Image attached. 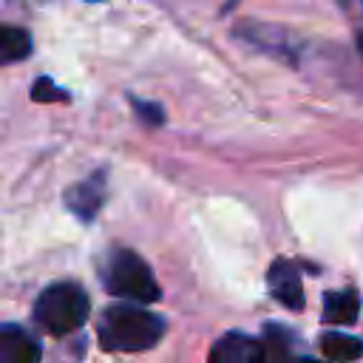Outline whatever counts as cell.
Instances as JSON below:
<instances>
[{
    "instance_id": "8",
    "label": "cell",
    "mask_w": 363,
    "mask_h": 363,
    "mask_svg": "<svg viewBox=\"0 0 363 363\" xmlns=\"http://www.w3.org/2000/svg\"><path fill=\"white\" fill-rule=\"evenodd\" d=\"M360 312V301L352 289H340V292H326L323 295V320L332 326H349L357 320Z\"/></svg>"
},
{
    "instance_id": "11",
    "label": "cell",
    "mask_w": 363,
    "mask_h": 363,
    "mask_svg": "<svg viewBox=\"0 0 363 363\" xmlns=\"http://www.w3.org/2000/svg\"><path fill=\"white\" fill-rule=\"evenodd\" d=\"M264 354L267 360L272 363H284L289 357V349H292V337L284 326H267V335H264Z\"/></svg>"
},
{
    "instance_id": "6",
    "label": "cell",
    "mask_w": 363,
    "mask_h": 363,
    "mask_svg": "<svg viewBox=\"0 0 363 363\" xmlns=\"http://www.w3.org/2000/svg\"><path fill=\"white\" fill-rule=\"evenodd\" d=\"M40 340L28 329L17 323H0V363H40Z\"/></svg>"
},
{
    "instance_id": "15",
    "label": "cell",
    "mask_w": 363,
    "mask_h": 363,
    "mask_svg": "<svg viewBox=\"0 0 363 363\" xmlns=\"http://www.w3.org/2000/svg\"><path fill=\"white\" fill-rule=\"evenodd\" d=\"M357 48H360V54H363V34L357 37Z\"/></svg>"
},
{
    "instance_id": "5",
    "label": "cell",
    "mask_w": 363,
    "mask_h": 363,
    "mask_svg": "<svg viewBox=\"0 0 363 363\" xmlns=\"http://www.w3.org/2000/svg\"><path fill=\"white\" fill-rule=\"evenodd\" d=\"M267 284H269V295L284 303L286 309H303V284H301V272L292 261L278 258L272 261L269 272H267Z\"/></svg>"
},
{
    "instance_id": "9",
    "label": "cell",
    "mask_w": 363,
    "mask_h": 363,
    "mask_svg": "<svg viewBox=\"0 0 363 363\" xmlns=\"http://www.w3.org/2000/svg\"><path fill=\"white\" fill-rule=\"evenodd\" d=\"M320 352L332 363H354L363 357V340L346 332H326L320 337Z\"/></svg>"
},
{
    "instance_id": "4",
    "label": "cell",
    "mask_w": 363,
    "mask_h": 363,
    "mask_svg": "<svg viewBox=\"0 0 363 363\" xmlns=\"http://www.w3.org/2000/svg\"><path fill=\"white\" fill-rule=\"evenodd\" d=\"M207 363H267V354L261 340L244 332H227L213 343Z\"/></svg>"
},
{
    "instance_id": "3",
    "label": "cell",
    "mask_w": 363,
    "mask_h": 363,
    "mask_svg": "<svg viewBox=\"0 0 363 363\" xmlns=\"http://www.w3.org/2000/svg\"><path fill=\"white\" fill-rule=\"evenodd\" d=\"M102 278H105V289L111 295H116L122 301H130V303H153L162 295L150 267L130 250L111 252Z\"/></svg>"
},
{
    "instance_id": "10",
    "label": "cell",
    "mask_w": 363,
    "mask_h": 363,
    "mask_svg": "<svg viewBox=\"0 0 363 363\" xmlns=\"http://www.w3.org/2000/svg\"><path fill=\"white\" fill-rule=\"evenodd\" d=\"M31 34L23 26H9L0 23V65L20 62L31 54Z\"/></svg>"
},
{
    "instance_id": "7",
    "label": "cell",
    "mask_w": 363,
    "mask_h": 363,
    "mask_svg": "<svg viewBox=\"0 0 363 363\" xmlns=\"http://www.w3.org/2000/svg\"><path fill=\"white\" fill-rule=\"evenodd\" d=\"M102 201H105V173L102 170H96L94 176H88L79 184H71L65 190V207L82 221H91L99 213Z\"/></svg>"
},
{
    "instance_id": "2",
    "label": "cell",
    "mask_w": 363,
    "mask_h": 363,
    "mask_svg": "<svg viewBox=\"0 0 363 363\" xmlns=\"http://www.w3.org/2000/svg\"><path fill=\"white\" fill-rule=\"evenodd\" d=\"M91 312V301L85 289L74 281L48 284L34 303V320L48 335H71L77 332Z\"/></svg>"
},
{
    "instance_id": "1",
    "label": "cell",
    "mask_w": 363,
    "mask_h": 363,
    "mask_svg": "<svg viewBox=\"0 0 363 363\" xmlns=\"http://www.w3.org/2000/svg\"><path fill=\"white\" fill-rule=\"evenodd\" d=\"M99 346L105 352H145L164 335V320L130 301L113 303L99 318Z\"/></svg>"
},
{
    "instance_id": "13",
    "label": "cell",
    "mask_w": 363,
    "mask_h": 363,
    "mask_svg": "<svg viewBox=\"0 0 363 363\" xmlns=\"http://www.w3.org/2000/svg\"><path fill=\"white\" fill-rule=\"evenodd\" d=\"M133 111L147 122V125H162L164 122V113H162V108L159 105H153V102H145V99H133Z\"/></svg>"
},
{
    "instance_id": "14",
    "label": "cell",
    "mask_w": 363,
    "mask_h": 363,
    "mask_svg": "<svg viewBox=\"0 0 363 363\" xmlns=\"http://www.w3.org/2000/svg\"><path fill=\"white\" fill-rule=\"evenodd\" d=\"M295 363H318V360H312V357H301V360H295Z\"/></svg>"
},
{
    "instance_id": "12",
    "label": "cell",
    "mask_w": 363,
    "mask_h": 363,
    "mask_svg": "<svg viewBox=\"0 0 363 363\" xmlns=\"http://www.w3.org/2000/svg\"><path fill=\"white\" fill-rule=\"evenodd\" d=\"M31 99H34V102H65L68 94H65L62 88H57L48 77H40V79L34 82V88H31Z\"/></svg>"
}]
</instances>
